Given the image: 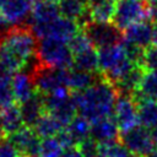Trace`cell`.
Listing matches in <instances>:
<instances>
[{
    "label": "cell",
    "instance_id": "42",
    "mask_svg": "<svg viewBox=\"0 0 157 157\" xmlns=\"http://www.w3.org/2000/svg\"><path fill=\"white\" fill-rule=\"evenodd\" d=\"M82 1H85V2H87V0H82Z\"/></svg>",
    "mask_w": 157,
    "mask_h": 157
},
{
    "label": "cell",
    "instance_id": "32",
    "mask_svg": "<svg viewBox=\"0 0 157 157\" xmlns=\"http://www.w3.org/2000/svg\"><path fill=\"white\" fill-rule=\"evenodd\" d=\"M77 147L80 148V151L83 155V157H101L98 142H96L91 137L85 140L83 142H81Z\"/></svg>",
    "mask_w": 157,
    "mask_h": 157
},
{
    "label": "cell",
    "instance_id": "25",
    "mask_svg": "<svg viewBox=\"0 0 157 157\" xmlns=\"http://www.w3.org/2000/svg\"><path fill=\"white\" fill-rule=\"evenodd\" d=\"M64 129L71 136V139L75 142V145L78 146L81 142H83L85 140L90 139L91 121L87 120L85 117H82L80 114H76L72 118V120Z\"/></svg>",
    "mask_w": 157,
    "mask_h": 157
},
{
    "label": "cell",
    "instance_id": "28",
    "mask_svg": "<svg viewBox=\"0 0 157 157\" xmlns=\"http://www.w3.org/2000/svg\"><path fill=\"white\" fill-rule=\"evenodd\" d=\"M101 157H140L128 148H125L119 140L118 141H108L98 144Z\"/></svg>",
    "mask_w": 157,
    "mask_h": 157
},
{
    "label": "cell",
    "instance_id": "26",
    "mask_svg": "<svg viewBox=\"0 0 157 157\" xmlns=\"http://www.w3.org/2000/svg\"><path fill=\"white\" fill-rule=\"evenodd\" d=\"M137 104L139 124L148 130L157 129V101L141 99Z\"/></svg>",
    "mask_w": 157,
    "mask_h": 157
},
{
    "label": "cell",
    "instance_id": "8",
    "mask_svg": "<svg viewBox=\"0 0 157 157\" xmlns=\"http://www.w3.org/2000/svg\"><path fill=\"white\" fill-rule=\"evenodd\" d=\"M32 77L36 86V91L43 96L69 88V69L48 67L42 65L40 69Z\"/></svg>",
    "mask_w": 157,
    "mask_h": 157
},
{
    "label": "cell",
    "instance_id": "2",
    "mask_svg": "<svg viewBox=\"0 0 157 157\" xmlns=\"http://www.w3.org/2000/svg\"><path fill=\"white\" fill-rule=\"evenodd\" d=\"M118 94L115 86L102 75L99 80L86 91L72 92L77 113L91 123L113 115Z\"/></svg>",
    "mask_w": 157,
    "mask_h": 157
},
{
    "label": "cell",
    "instance_id": "20",
    "mask_svg": "<svg viewBox=\"0 0 157 157\" xmlns=\"http://www.w3.org/2000/svg\"><path fill=\"white\" fill-rule=\"evenodd\" d=\"M90 20L96 22H112L115 11V0H87Z\"/></svg>",
    "mask_w": 157,
    "mask_h": 157
},
{
    "label": "cell",
    "instance_id": "43",
    "mask_svg": "<svg viewBox=\"0 0 157 157\" xmlns=\"http://www.w3.org/2000/svg\"><path fill=\"white\" fill-rule=\"evenodd\" d=\"M54 1H60V0H54Z\"/></svg>",
    "mask_w": 157,
    "mask_h": 157
},
{
    "label": "cell",
    "instance_id": "15",
    "mask_svg": "<svg viewBox=\"0 0 157 157\" xmlns=\"http://www.w3.org/2000/svg\"><path fill=\"white\" fill-rule=\"evenodd\" d=\"M23 126L25 123L18 103L13 102L4 108H0V131L4 137L12 135Z\"/></svg>",
    "mask_w": 157,
    "mask_h": 157
},
{
    "label": "cell",
    "instance_id": "17",
    "mask_svg": "<svg viewBox=\"0 0 157 157\" xmlns=\"http://www.w3.org/2000/svg\"><path fill=\"white\" fill-rule=\"evenodd\" d=\"M60 16V10L58 1L54 0H44L33 4L32 13L29 17V25L33 23H49Z\"/></svg>",
    "mask_w": 157,
    "mask_h": 157
},
{
    "label": "cell",
    "instance_id": "16",
    "mask_svg": "<svg viewBox=\"0 0 157 157\" xmlns=\"http://www.w3.org/2000/svg\"><path fill=\"white\" fill-rule=\"evenodd\" d=\"M18 105H20V110H21V114L23 118L25 126L32 128L36 124V121L45 113L44 96L38 92H36L27 101L18 103Z\"/></svg>",
    "mask_w": 157,
    "mask_h": 157
},
{
    "label": "cell",
    "instance_id": "40",
    "mask_svg": "<svg viewBox=\"0 0 157 157\" xmlns=\"http://www.w3.org/2000/svg\"><path fill=\"white\" fill-rule=\"evenodd\" d=\"M0 136H4V135H2V132H1V131H0Z\"/></svg>",
    "mask_w": 157,
    "mask_h": 157
},
{
    "label": "cell",
    "instance_id": "31",
    "mask_svg": "<svg viewBox=\"0 0 157 157\" xmlns=\"http://www.w3.org/2000/svg\"><path fill=\"white\" fill-rule=\"evenodd\" d=\"M67 43H69V47H70V49H71L74 55L80 53V52H83V50H86V49H88L91 47H93L92 43L90 42V39L87 38V36L82 31H80L76 36H74Z\"/></svg>",
    "mask_w": 157,
    "mask_h": 157
},
{
    "label": "cell",
    "instance_id": "23",
    "mask_svg": "<svg viewBox=\"0 0 157 157\" xmlns=\"http://www.w3.org/2000/svg\"><path fill=\"white\" fill-rule=\"evenodd\" d=\"M131 97L136 103L141 99L157 101V71H145L139 90Z\"/></svg>",
    "mask_w": 157,
    "mask_h": 157
},
{
    "label": "cell",
    "instance_id": "9",
    "mask_svg": "<svg viewBox=\"0 0 157 157\" xmlns=\"http://www.w3.org/2000/svg\"><path fill=\"white\" fill-rule=\"evenodd\" d=\"M119 142L125 148L140 157H145L156 148L152 131L144 128L142 125H137L132 129L121 131Z\"/></svg>",
    "mask_w": 157,
    "mask_h": 157
},
{
    "label": "cell",
    "instance_id": "38",
    "mask_svg": "<svg viewBox=\"0 0 157 157\" xmlns=\"http://www.w3.org/2000/svg\"><path fill=\"white\" fill-rule=\"evenodd\" d=\"M148 2H150L151 6H153V7L157 9V0H148Z\"/></svg>",
    "mask_w": 157,
    "mask_h": 157
},
{
    "label": "cell",
    "instance_id": "29",
    "mask_svg": "<svg viewBox=\"0 0 157 157\" xmlns=\"http://www.w3.org/2000/svg\"><path fill=\"white\" fill-rule=\"evenodd\" d=\"M65 147L60 144L56 136L42 139L38 157H61Z\"/></svg>",
    "mask_w": 157,
    "mask_h": 157
},
{
    "label": "cell",
    "instance_id": "22",
    "mask_svg": "<svg viewBox=\"0 0 157 157\" xmlns=\"http://www.w3.org/2000/svg\"><path fill=\"white\" fill-rule=\"evenodd\" d=\"M144 72H145V70L140 65H136L125 76H123L117 82H114L113 85L115 86L118 93L119 94L132 96V93H135L139 90V86H140L141 78L144 76Z\"/></svg>",
    "mask_w": 157,
    "mask_h": 157
},
{
    "label": "cell",
    "instance_id": "4",
    "mask_svg": "<svg viewBox=\"0 0 157 157\" xmlns=\"http://www.w3.org/2000/svg\"><path fill=\"white\" fill-rule=\"evenodd\" d=\"M37 56L43 66L71 69L74 65V54L69 43L56 37H44L38 39Z\"/></svg>",
    "mask_w": 157,
    "mask_h": 157
},
{
    "label": "cell",
    "instance_id": "41",
    "mask_svg": "<svg viewBox=\"0 0 157 157\" xmlns=\"http://www.w3.org/2000/svg\"><path fill=\"white\" fill-rule=\"evenodd\" d=\"M21 157H28V156H22V155H21Z\"/></svg>",
    "mask_w": 157,
    "mask_h": 157
},
{
    "label": "cell",
    "instance_id": "37",
    "mask_svg": "<svg viewBox=\"0 0 157 157\" xmlns=\"http://www.w3.org/2000/svg\"><path fill=\"white\" fill-rule=\"evenodd\" d=\"M152 136H153V140H155V145L157 147V129L152 130Z\"/></svg>",
    "mask_w": 157,
    "mask_h": 157
},
{
    "label": "cell",
    "instance_id": "6",
    "mask_svg": "<svg viewBox=\"0 0 157 157\" xmlns=\"http://www.w3.org/2000/svg\"><path fill=\"white\" fill-rule=\"evenodd\" d=\"M81 31L87 36L96 49L119 44L123 38V31L113 22H96L92 20L81 25Z\"/></svg>",
    "mask_w": 157,
    "mask_h": 157
},
{
    "label": "cell",
    "instance_id": "21",
    "mask_svg": "<svg viewBox=\"0 0 157 157\" xmlns=\"http://www.w3.org/2000/svg\"><path fill=\"white\" fill-rule=\"evenodd\" d=\"M101 77V74L88 72L78 70L75 67L69 69V81L67 87L71 92H83L91 86H93Z\"/></svg>",
    "mask_w": 157,
    "mask_h": 157
},
{
    "label": "cell",
    "instance_id": "33",
    "mask_svg": "<svg viewBox=\"0 0 157 157\" xmlns=\"http://www.w3.org/2000/svg\"><path fill=\"white\" fill-rule=\"evenodd\" d=\"M0 157H21V153L6 137H2L0 140Z\"/></svg>",
    "mask_w": 157,
    "mask_h": 157
},
{
    "label": "cell",
    "instance_id": "27",
    "mask_svg": "<svg viewBox=\"0 0 157 157\" xmlns=\"http://www.w3.org/2000/svg\"><path fill=\"white\" fill-rule=\"evenodd\" d=\"M72 67L88 71V72H99V59L98 50L94 47H91L83 52H80L74 55V65Z\"/></svg>",
    "mask_w": 157,
    "mask_h": 157
},
{
    "label": "cell",
    "instance_id": "18",
    "mask_svg": "<svg viewBox=\"0 0 157 157\" xmlns=\"http://www.w3.org/2000/svg\"><path fill=\"white\" fill-rule=\"evenodd\" d=\"M12 92L16 103H22L31 98L37 91L33 77L23 71L12 75Z\"/></svg>",
    "mask_w": 157,
    "mask_h": 157
},
{
    "label": "cell",
    "instance_id": "36",
    "mask_svg": "<svg viewBox=\"0 0 157 157\" xmlns=\"http://www.w3.org/2000/svg\"><path fill=\"white\" fill-rule=\"evenodd\" d=\"M145 157H157V147H156V148H155L152 152H150L148 155H146Z\"/></svg>",
    "mask_w": 157,
    "mask_h": 157
},
{
    "label": "cell",
    "instance_id": "3",
    "mask_svg": "<svg viewBox=\"0 0 157 157\" xmlns=\"http://www.w3.org/2000/svg\"><path fill=\"white\" fill-rule=\"evenodd\" d=\"M97 50L99 59V74L112 83L120 80L136 66V64L128 59L120 43Z\"/></svg>",
    "mask_w": 157,
    "mask_h": 157
},
{
    "label": "cell",
    "instance_id": "1",
    "mask_svg": "<svg viewBox=\"0 0 157 157\" xmlns=\"http://www.w3.org/2000/svg\"><path fill=\"white\" fill-rule=\"evenodd\" d=\"M38 38L27 25H15L0 37V61L7 74L22 71L28 58L37 53Z\"/></svg>",
    "mask_w": 157,
    "mask_h": 157
},
{
    "label": "cell",
    "instance_id": "5",
    "mask_svg": "<svg viewBox=\"0 0 157 157\" xmlns=\"http://www.w3.org/2000/svg\"><path fill=\"white\" fill-rule=\"evenodd\" d=\"M150 11L151 5L147 0H118L112 22L124 31L134 23L150 21Z\"/></svg>",
    "mask_w": 157,
    "mask_h": 157
},
{
    "label": "cell",
    "instance_id": "19",
    "mask_svg": "<svg viewBox=\"0 0 157 157\" xmlns=\"http://www.w3.org/2000/svg\"><path fill=\"white\" fill-rule=\"evenodd\" d=\"M60 16L76 21L80 27L90 20L87 12V4L82 0H60L58 1Z\"/></svg>",
    "mask_w": 157,
    "mask_h": 157
},
{
    "label": "cell",
    "instance_id": "39",
    "mask_svg": "<svg viewBox=\"0 0 157 157\" xmlns=\"http://www.w3.org/2000/svg\"><path fill=\"white\" fill-rule=\"evenodd\" d=\"M5 1H6V0H0V7H1V6H2V4H4V2H5Z\"/></svg>",
    "mask_w": 157,
    "mask_h": 157
},
{
    "label": "cell",
    "instance_id": "44",
    "mask_svg": "<svg viewBox=\"0 0 157 157\" xmlns=\"http://www.w3.org/2000/svg\"><path fill=\"white\" fill-rule=\"evenodd\" d=\"M117 1H118V0H117Z\"/></svg>",
    "mask_w": 157,
    "mask_h": 157
},
{
    "label": "cell",
    "instance_id": "7",
    "mask_svg": "<svg viewBox=\"0 0 157 157\" xmlns=\"http://www.w3.org/2000/svg\"><path fill=\"white\" fill-rule=\"evenodd\" d=\"M44 108L47 113L55 117L64 126H66L77 114L72 92L69 88L44 96Z\"/></svg>",
    "mask_w": 157,
    "mask_h": 157
},
{
    "label": "cell",
    "instance_id": "24",
    "mask_svg": "<svg viewBox=\"0 0 157 157\" xmlns=\"http://www.w3.org/2000/svg\"><path fill=\"white\" fill-rule=\"evenodd\" d=\"M65 126L52 114L44 113L32 126V129L36 131V134L40 139H47V137H53L56 136Z\"/></svg>",
    "mask_w": 157,
    "mask_h": 157
},
{
    "label": "cell",
    "instance_id": "11",
    "mask_svg": "<svg viewBox=\"0 0 157 157\" xmlns=\"http://www.w3.org/2000/svg\"><path fill=\"white\" fill-rule=\"evenodd\" d=\"M124 39L146 49L153 44H157V23L151 21H142L134 23L123 31Z\"/></svg>",
    "mask_w": 157,
    "mask_h": 157
},
{
    "label": "cell",
    "instance_id": "14",
    "mask_svg": "<svg viewBox=\"0 0 157 157\" xmlns=\"http://www.w3.org/2000/svg\"><path fill=\"white\" fill-rule=\"evenodd\" d=\"M119 136H120V129L113 117L101 118L91 123L90 137L98 144L108 142V141H118Z\"/></svg>",
    "mask_w": 157,
    "mask_h": 157
},
{
    "label": "cell",
    "instance_id": "30",
    "mask_svg": "<svg viewBox=\"0 0 157 157\" xmlns=\"http://www.w3.org/2000/svg\"><path fill=\"white\" fill-rule=\"evenodd\" d=\"M15 102L12 92V75L0 76V108Z\"/></svg>",
    "mask_w": 157,
    "mask_h": 157
},
{
    "label": "cell",
    "instance_id": "34",
    "mask_svg": "<svg viewBox=\"0 0 157 157\" xmlns=\"http://www.w3.org/2000/svg\"><path fill=\"white\" fill-rule=\"evenodd\" d=\"M61 157H83V155L81 153L80 148L77 146H75V147L66 148L64 151V153L61 155Z\"/></svg>",
    "mask_w": 157,
    "mask_h": 157
},
{
    "label": "cell",
    "instance_id": "35",
    "mask_svg": "<svg viewBox=\"0 0 157 157\" xmlns=\"http://www.w3.org/2000/svg\"><path fill=\"white\" fill-rule=\"evenodd\" d=\"M6 25H7V23H6V22H5V21L1 18V16H0V37H1V34L5 32V31L2 29V27H4V26H6Z\"/></svg>",
    "mask_w": 157,
    "mask_h": 157
},
{
    "label": "cell",
    "instance_id": "12",
    "mask_svg": "<svg viewBox=\"0 0 157 157\" xmlns=\"http://www.w3.org/2000/svg\"><path fill=\"white\" fill-rule=\"evenodd\" d=\"M22 156L38 157L42 139L29 126H23L18 131L6 137Z\"/></svg>",
    "mask_w": 157,
    "mask_h": 157
},
{
    "label": "cell",
    "instance_id": "13",
    "mask_svg": "<svg viewBox=\"0 0 157 157\" xmlns=\"http://www.w3.org/2000/svg\"><path fill=\"white\" fill-rule=\"evenodd\" d=\"M33 9L32 0H6L0 7V16L7 25H26Z\"/></svg>",
    "mask_w": 157,
    "mask_h": 157
},
{
    "label": "cell",
    "instance_id": "10",
    "mask_svg": "<svg viewBox=\"0 0 157 157\" xmlns=\"http://www.w3.org/2000/svg\"><path fill=\"white\" fill-rule=\"evenodd\" d=\"M118 124L120 132L132 129L139 124V113H137V104L132 99L131 96L126 94H118L113 115H112Z\"/></svg>",
    "mask_w": 157,
    "mask_h": 157
}]
</instances>
